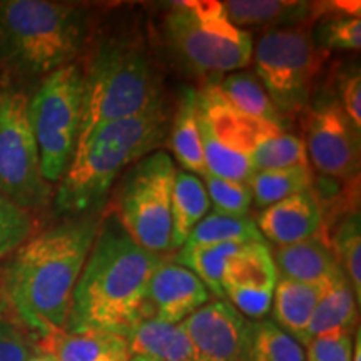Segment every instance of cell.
<instances>
[{"mask_svg":"<svg viewBox=\"0 0 361 361\" xmlns=\"http://www.w3.org/2000/svg\"><path fill=\"white\" fill-rule=\"evenodd\" d=\"M99 226L96 216H78L13 251L0 278V314L35 341L66 329L75 284Z\"/></svg>","mask_w":361,"mask_h":361,"instance_id":"6da1fadb","label":"cell"},{"mask_svg":"<svg viewBox=\"0 0 361 361\" xmlns=\"http://www.w3.org/2000/svg\"><path fill=\"white\" fill-rule=\"evenodd\" d=\"M162 256L134 241L116 216L101 219L75 284L67 331H99L128 338L152 318L147 288Z\"/></svg>","mask_w":361,"mask_h":361,"instance_id":"7a4b0ae2","label":"cell"},{"mask_svg":"<svg viewBox=\"0 0 361 361\" xmlns=\"http://www.w3.org/2000/svg\"><path fill=\"white\" fill-rule=\"evenodd\" d=\"M82 6L52 0H0V69L8 79H45L74 64L87 45Z\"/></svg>","mask_w":361,"mask_h":361,"instance_id":"3957f363","label":"cell"},{"mask_svg":"<svg viewBox=\"0 0 361 361\" xmlns=\"http://www.w3.org/2000/svg\"><path fill=\"white\" fill-rule=\"evenodd\" d=\"M168 135V114L157 104L141 114L114 121L78 144L61 179L54 206L59 214L84 216L101 204L117 176L151 154Z\"/></svg>","mask_w":361,"mask_h":361,"instance_id":"277c9868","label":"cell"},{"mask_svg":"<svg viewBox=\"0 0 361 361\" xmlns=\"http://www.w3.org/2000/svg\"><path fill=\"white\" fill-rule=\"evenodd\" d=\"M82 78L84 102L78 144L102 126L137 116L162 102L159 75L141 37L107 39L90 57Z\"/></svg>","mask_w":361,"mask_h":361,"instance_id":"5b68a950","label":"cell"},{"mask_svg":"<svg viewBox=\"0 0 361 361\" xmlns=\"http://www.w3.org/2000/svg\"><path fill=\"white\" fill-rule=\"evenodd\" d=\"M164 37L174 57L196 74L236 72L252 61L251 34L234 25L216 0L171 4Z\"/></svg>","mask_w":361,"mask_h":361,"instance_id":"8992f818","label":"cell"},{"mask_svg":"<svg viewBox=\"0 0 361 361\" xmlns=\"http://www.w3.org/2000/svg\"><path fill=\"white\" fill-rule=\"evenodd\" d=\"M328 56L314 42L313 22L266 30L252 47L256 78L283 116L308 107Z\"/></svg>","mask_w":361,"mask_h":361,"instance_id":"52a82bcc","label":"cell"},{"mask_svg":"<svg viewBox=\"0 0 361 361\" xmlns=\"http://www.w3.org/2000/svg\"><path fill=\"white\" fill-rule=\"evenodd\" d=\"M82 102L84 78L78 62L49 74L29 97V121L49 184L59 183L69 169L78 146Z\"/></svg>","mask_w":361,"mask_h":361,"instance_id":"ba28073f","label":"cell"},{"mask_svg":"<svg viewBox=\"0 0 361 361\" xmlns=\"http://www.w3.org/2000/svg\"><path fill=\"white\" fill-rule=\"evenodd\" d=\"M0 194L29 213L52 197L29 121V96L7 80L0 84Z\"/></svg>","mask_w":361,"mask_h":361,"instance_id":"9c48e42d","label":"cell"},{"mask_svg":"<svg viewBox=\"0 0 361 361\" xmlns=\"http://www.w3.org/2000/svg\"><path fill=\"white\" fill-rule=\"evenodd\" d=\"M176 168L168 152H151L126 174L116 219L147 251L171 250V196Z\"/></svg>","mask_w":361,"mask_h":361,"instance_id":"30bf717a","label":"cell"},{"mask_svg":"<svg viewBox=\"0 0 361 361\" xmlns=\"http://www.w3.org/2000/svg\"><path fill=\"white\" fill-rule=\"evenodd\" d=\"M305 130L310 166L329 178L358 179L360 133L340 102L329 99L310 109Z\"/></svg>","mask_w":361,"mask_h":361,"instance_id":"8fae6325","label":"cell"},{"mask_svg":"<svg viewBox=\"0 0 361 361\" xmlns=\"http://www.w3.org/2000/svg\"><path fill=\"white\" fill-rule=\"evenodd\" d=\"M278 271L264 243H250L234 252L224 266L221 288L234 310L247 318L268 314L273 303Z\"/></svg>","mask_w":361,"mask_h":361,"instance_id":"7c38bea8","label":"cell"},{"mask_svg":"<svg viewBox=\"0 0 361 361\" xmlns=\"http://www.w3.org/2000/svg\"><path fill=\"white\" fill-rule=\"evenodd\" d=\"M197 361H250L252 323L228 301H211L180 323Z\"/></svg>","mask_w":361,"mask_h":361,"instance_id":"4fadbf2b","label":"cell"},{"mask_svg":"<svg viewBox=\"0 0 361 361\" xmlns=\"http://www.w3.org/2000/svg\"><path fill=\"white\" fill-rule=\"evenodd\" d=\"M209 295L196 274L184 266L162 261L149 281V311L157 322L176 326L209 303Z\"/></svg>","mask_w":361,"mask_h":361,"instance_id":"5bb4252c","label":"cell"},{"mask_svg":"<svg viewBox=\"0 0 361 361\" xmlns=\"http://www.w3.org/2000/svg\"><path fill=\"white\" fill-rule=\"evenodd\" d=\"M323 211L313 189L264 207L256 226L276 246L295 245L323 233Z\"/></svg>","mask_w":361,"mask_h":361,"instance_id":"9a60e30c","label":"cell"},{"mask_svg":"<svg viewBox=\"0 0 361 361\" xmlns=\"http://www.w3.org/2000/svg\"><path fill=\"white\" fill-rule=\"evenodd\" d=\"M35 348L56 361H129L128 340L111 333L59 331L35 341Z\"/></svg>","mask_w":361,"mask_h":361,"instance_id":"2e32d148","label":"cell"},{"mask_svg":"<svg viewBox=\"0 0 361 361\" xmlns=\"http://www.w3.org/2000/svg\"><path fill=\"white\" fill-rule=\"evenodd\" d=\"M278 276L300 283L326 281L340 269L329 243L322 234L295 243L276 246L271 251Z\"/></svg>","mask_w":361,"mask_h":361,"instance_id":"e0dca14e","label":"cell"},{"mask_svg":"<svg viewBox=\"0 0 361 361\" xmlns=\"http://www.w3.org/2000/svg\"><path fill=\"white\" fill-rule=\"evenodd\" d=\"M326 281L300 283L278 279L273 295V313L276 324L301 345H308V326Z\"/></svg>","mask_w":361,"mask_h":361,"instance_id":"ac0fdd59","label":"cell"},{"mask_svg":"<svg viewBox=\"0 0 361 361\" xmlns=\"http://www.w3.org/2000/svg\"><path fill=\"white\" fill-rule=\"evenodd\" d=\"M229 20L239 29L264 27L268 30L284 29L313 22L314 4L295 0H229L223 2Z\"/></svg>","mask_w":361,"mask_h":361,"instance_id":"d6986e66","label":"cell"},{"mask_svg":"<svg viewBox=\"0 0 361 361\" xmlns=\"http://www.w3.org/2000/svg\"><path fill=\"white\" fill-rule=\"evenodd\" d=\"M169 146L179 164L186 173L207 174L202 156L200 117H197V90L184 89L176 107L173 123L169 128Z\"/></svg>","mask_w":361,"mask_h":361,"instance_id":"ffe728a7","label":"cell"},{"mask_svg":"<svg viewBox=\"0 0 361 361\" xmlns=\"http://www.w3.org/2000/svg\"><path fill=\"white\" fill-rule=\"evenodd\" d=\"M211 209L204 183L186 171H176L171 196V250H180L194 226Z\"/></svg>","mask_w":361,"mask_h":361,"instance_id":"44dd1931","label":"cell"},{"mask_svg":"<svg viewBox=\"0 0 361 361\" xmlns=\"http://www.w3.org/2000/svg\"><path fill=\"white\" fill-rule=\"evenodd\" d=\"M356 298L353 288L341 268L328 279L323 295L316 305L308 326V343L314 336L333 329H350L355 331L356 323Z\"/></svg>","mask_w":361,"mask_h":361,"instance_id":"7402d4cb","label":"cell"},{"mask_svg":"<svg viewBox=\"0 0 361 361\" xmlns=\"http://www.w3.org/2000/svg\"><path fill=\"white\" fill-rule=\"evenodd\" d=\"M250 161L255 171L310 166L303 139L288 133L284 126L266 123L251 149Z\"/></svg>","mask_w":361,"mask_h":361,"instance_id":"603a6c76","label":"cell"},{"mask_svg":"<svg viewBox=\"0 0 361 361\" xmlns=\"http://www.w3.org/2000/svg\"><path fill=\"white\" fill-rule=\"evenodd\" d=\"M221 96L226 99L229 106L234 107L241 114L255 117V119L266 121L271 124L284 126L283 114L276 109L259 79L251 72H234L224 78L219 84Z\"/></svg>","mask_w":361,"mask_h":361,"instance_id":"cb8c5ba5","label":"cell"},{"mask_svg":"<svg viewBox=\"0 0 361 361\" xmlns=\"http://www.w3.org/2000/svg\"><path fill=\"white\" fill-rule=\"evenodd\" d=\"M314 184L311 166L256 171L247 183L252 201L258 207H268L286 197L310 191Z\"/></svg>","mask_w":361,"mask_h":361,"instance_id":"d4e9b609","label":"cell"},{"mask_svg":"<svg viewBox=\"0 0 361 361\" xmlns=\"http://www.w3.org/2000/svg\"><path fill=\"white\" fill-rule=\"evenodd\" d=\"M219 243H264L256 221L250 216H231L223 213L206 214L200 223L194 226L184 246L219 245Z\"/></svg>","mask_w":361,"mask_h":361,"instance_id":"484cf974","label":"cell"},{"mask_svg":"<svg viewBox=\"0 0 361 361\" xmlns=\"http://www.w3.org/2000/svg\"><path fill=\"white\" fill-rule=\"evenodd\" d=\"M239 243H219V245H201V246H183L176 256V264L184 266L201 279L207 291L213 293L218 300H223V278L224 266L234 252L241 250Z\"/></svg>","mask_w":361,"mask_h":361,"instance_id":"4316f807","label":"cell"},{"mask_svg":"<svg viewBox=\"0 0 361 361\" xmlns=\"http://www.w3.org/2000/svg\"><path fill=\"white\" fill-rule=\"evenodd\" d=\"M250 361H306V351L276 323L259 322L252 323Z\"/></svg>","mask_w":361,"mask_h":361,"instance_id":"83f0119b","label":"cell"},{"mask_svg":"<svg viewBox=\"0 0 361 361\" xmlns=\"http://www.w3.org/2000/svg\"><path fill=\"white\" fill-rule=\"evenodd\" d=\"M333 255L336 263L353 288L356 303L361 300V229L360 213L353 211L341 221L331 239Z\"/></svg>","mask_w":361,"mask_h":361,"instance_id":"f1b7e54d","label":"cell"},{"mask_svg":"<svg viewBox=\"0 0 361 361\" xmlns=\"http://www.w3.org/2000/svg\"><path fill=\"white\" fill-rule=\"evenodd\" d=\"M32 231V214L0 194V258L19 250Z\"/></svg>","mask_w":361,"mask_h":361,"instance_id":"f546056e","label":"cell"},{"mask_svg":"<svg viewBox=\"0 0 361 361\" xmlns=\"http://www.w3.org/2000/svg\"><path fill=\"white\" fill-rule=\"evenodd\" d=\"M207 197L214 206L216 213L231 214V216H247L252 196L247 184L236 183V180L216 178L206 174L202 178Z\"/></svg>","mask_w":361,"mask_h":361,"instance_id":"4dcf8cb0","label":"cell"},{"mask_svg":"<svg viewBox=\"0 0 361 361\" xmlns=\"http://www.w3.org/2000/svg\"><path fill=\"white\" fill-rule=\"evenodd\" d=\"M176 326L157 322L154 318L144 319L126 338L130 358L144 356V358H154L162 361L164 351L168 348V343L171 336H173Z\"/></svg>","mask_w":361,"mask_h":361,"instance_id":"1f68e13d","label":"cell"},{"mask_svg":"<svg viewBox=\"0 0 361 361\" xmlns=\"http://www.w3.org/2000/svg\"><path fill=\"white\" fill-rule=\"evenodd\" d=\"M308 361H353V331L333 329L308 343Z\"/></svg>","mask_w":361,"mask_h":361,"instance_id":"d6a6232c","label":"cell"},{"mask_svg":"<svg viewBox=\"0 0 361 361\" xmlns=\"http://www.w3.org/2000/svg\"><path fill=\"white\" fill-rule=\"evenodd\" d=\"M34 351L32 338L20 326L0 314V361H27Z\"/></svg>","mask_w":361,"mask_h":361,"instance_id":"836d02e7","label":"cell"},{"mask_svg":"<svg viewBox=\"0 0 361 361\" xmlns=\"http://www.w3.org/2000/svg\"><path fill=\"white\" fill-rule=\"evenodd\" d=\"M340 96L343 111L348 116L351 124L355 126V129L361 130V78L360 71L356 69L355 72H350L348 75H345L340 84Z\"/></svg>","mask_w":361,"mask_h":361,"instance_id":"e575fe53","label":"cell"},{"mask_svg":"<svg viewBox=\"0 0 361 361\" xmlns=\"http://www.w3.org/2000/svg\"><path fill=\"white\" fill-rule=\"evenodd\" d=\"M162 361H197L192 343L180 324L174 328V333L168 343Z\"/></svg>","mask_w":361,"mask_h":361,"instance_id":"d590c367","label":"cell"},{"mask_svg":"<svg viewBox=\"0 0 361 361\" xmlns=\"http://www.w3.org/2000/svg\"><path fill=\"white\" fill-rule=\"evenodd\" d=\"M353 361H361V331H360V328H356V331H355Z\"/></svg>","mask_w":361,"mask_h":361,"instance_id":"8d00e7d4","label":"cell"},{"mask_svg":"<svg viewBox=\"0 0 361 361\" xmlns=\"http://www.w3.org/2000/svg\"><path fill=\"white\" fill-rule=\"evenodd\" d=\"M27 361H56L52 358V356H49V355H45V353H42V351H39L37 348H35V351H34V355L30 356L29 360Z\"/></svg>","mask_w":361,"mask_h":361,"instance_id":"74e56055","label":"cell"},{"mask_svg":"<svg viewBox=\"0 0 361 361\" xmlns=\"http://www.w3.org/2000/svg\"><path fill=\"white\" fill-rule=\"evenodd\" d=\"M129 361H159V360H154V358H144V356H134V358H130Z\"/></svg>","mask_w":361,"mask_h":361,"instance_id":"f35d334b","label":"cell"},{"mask_svg":"<svg viewBox=\"0 0 361 361\" xmlns=\"http://www.w3.org/2000/svg\"><path fill=\"white\" fill-rule=\"evenodd\" d=\"M0 278H2V269H0Z\"/></svg>","mask_w":361,"mask_h":361,"instance_id":"ab89813d","label":"cell"},{"mask_svg":"<svg viewBox=\"0 0 361 361\" xmlns=\"http://www.w3.org/2000/svg\"><path fill=\"white\" fill-rule=\"evenodd\" d=\"M306 361H308V360H306Z\"/></svg>","mask_w":361,"mask_h":361,"instance_id":"60d3db41","label":"cell"}]
</instances>
